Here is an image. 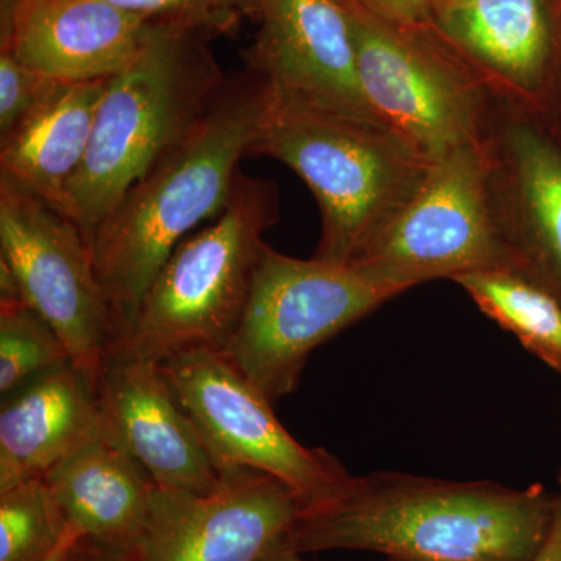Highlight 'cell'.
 I'll use <instances>...</instances> for the list:
<instances>
[{"label":"cell","instance_id":"cell-1","mask_svg":"<svg viewBox=\"0 0 561 561\" xmlns=\"http://www.w3.org/2000/svg\"><path fill=\"white\" fill-rule=\"evenodd\" d=\"M540 483L512 489L405 472L350 474L302 507L280 548L368 551L393 561H531L556 515Z\"/></svg>","mask_w":561,"mask_h":561},{"label":"cell","instance_id":"cell-2","mask_svg":"<svg viewBox=\"0 0 561 561\" xmlns=\"http://www.w3.org/2000/svg\"><path fill=\"white\" fill-rule=\"evenodd\" d=\"M265 99L267 81L261 73L245 68L228 76L194 127L133 184L88 239L95 275L124 334L172 251L227 206Z\"/></svg>","mask_w":561,"mask_h":561},{"label":"cell","instance_id":"cell-3","mask_svg":"<svg viewBox=\"0 0 561 561\" xmlns=\"http://www.w3.org/2000/svg\"><path fill=\"white\" fill-rule=\"evenodd\" d=\"M250 154L283 162L308 184L321 216L313 256L339 264L359 256L412 201L434 164L376 114L313 101L268 81Z\"/></svg>","mask_w":561,"mask_h":561},{"label":"cell","instance_id":"cell-4","mask_svg":"<svg viewBox=\"0 0 561 561\" xmlns=\"http://www.w3.org/2000/svg\"><path fill=\"white\" fill-rule=\"evenodd\" d=\"M227 79L208 39L150 24L138 58L106 81L90 149L68 186L66 216L87 241L133 184L194 127Z\"/></svg>","mask_w":561,"mask_h":561},{"label":"cell","instance_id":"cell-5","mask_svg":"<svg viewBox=\"0 0 561 561\" xmlns=\"http://www.w3.org/2000/svg\"><path fill=\"white\" fill-rule=\"evenodd\" d=\"M275 181L239 171L216 219L172 251L121 343L161 364L194 350L224 351L249 302L265 231L279 219Z\"/></svg>","mask_w":561,"mask_h":561},{"label":"cell","instance_id":"cell-6","mask_svg":"<svg viewBox=\"0 0 561 561\" xmlns=\"http://www.w3.org/2000/svg\"><path fill=\"white\" fill-rule=\"evenodd\" d=\"M346 10L373 113L431 162L485 139L497 98L434 22L391 24Z\"/></svg>","mask_w":561,"mask_h":561},{"label":"cell","instance_id":"cell-7","mask_svg":"<svg viewBox=\"0 0 561 561\" xmlns=\"http://www.w3.org/2000/svg\"><path fill=\"white\" fill-rule=\"evenodd\" d=\"M398 295L353 264L298 260L265 243L241 324L221 353L273 404L297 389L317 346Z\"/></svg>","mask_w":561,"mask_h":561},{"label":"cell","instance_id":"cell-8","mask_svg":"<svg viewBox=\"0 0 561 561\" xmlns=\"http://www.w3.org/2000/svg\"><path fill=\"white\" fill-rule=\"evenodd\" d=\"M351 264L398 294L427 280L518 267L494 210L485 139L435 161L412 201Z\"/></svg>","mask_w":561,"mask_h":561},{"label":"cell","instance_id":"cell-9","mask_svg":"<svg viewBox=\"0 0 561 561\" xmlns=\"http://www.w3.org/2000/svg\"><path fill=\"white\" fill-rule=\"evenodd\" d=\"M0 257L16 273L25 305L54 328L70 360L99 382L124 332L79 225L0 180Z\"/></svg>","mask_w":561,"mask_h":561},{"label":"cell","instance_id":"cell-10","mask_svg":"<svg viewBox=\"0 0 561 561\" xmlns=\"http://www.w3.org/2000/svg\"><path fill=\"white\" fill-rule=\"evenodd\" d=\"M160 368L221 468L249 467L275 476L305 505L351 474L332 454L301 445L276 419L272 402L221 351H186Z\"/></svg>","mask_w":561,"mask_h":561},{"label":"cell","instance_id":"cell-11","mask_svg":"<svg viewBox=\"0 0 561 561\" xmlns=\"http://www.w3.org/2000/svg\"><path fill=\"white\" fill-rule=\"evenodd\" d=\"M305 507L275 476L224 467L216 489H154L133 561H261L286 540Z\"/></svg>","mask_w":561,"mask_h":561},{"label":"cell","instance_id":"cell-12","mask_svg":"<svg viewBox=\"0 0 561 561\" xmlns=\"http://www.w3.org/2000/svg\"><path fill=\"white\" fill-rule=\"evenodd\" d=\"M432 22L500 101L549 116L561 91L557 0H448Z\"/></svg>","mask_w":561,"mask_h":561},{"label":"cell","instance_id":"cell-13","mask_svg":"<svg viewBox=\"0 0 561 561\" xmlns=\"http://www.w3.org/2000/svg\"><path fill=\"white\" fill-rule=\"evenodd\" d=\"M491 192L518 267L561 298V142L540 114L497 99L485 136Z\"/></svg>","mask_w":561,"mask_h":561},{"label":"cell","instance_id":"cell-14","mask_svg":"<svg viewBox=\"0 0 561 561\" xmlns=\"http://www.w3.org/2000/svg\"><path fill=\"white\" fill-rule=\"evenodd\" d=\"M103 434L149 472L158 489L208 493L221 467L181 408L160 364L117 343L99 378Z\"/></svg>","mask_w":561,"mask_h":561},{"label":"cell","instance_id":"cell-15","mask_svg":"<svg viewBox=\"0 0 561 561\" xmlns=\"http://www.w3.org/2000/svg\"><path fill=\"white\" fill-rule=\"evenodd\" d=\"M256 21L260 32L245 51V68L278 90L373 113L357 79L350 14L341 0H257Z\"/></svg>","mask_w":561,"mask_h":561},{"label":"cell","instance_id":"cell-16","mask_svg":"<svg viewBox=\"0 0 561 561\" xmlns=\"http://www.w3.org/2000/svg\"><path fill=\"white\" fill-rule=\"evenodd\" d=\"M149 31L108 0H21L0 51L65 83L110 80L138 58Z\"/></svg>","mask_w":561,"mask_h":561},{"label":"cell","instance_id":"cell-17","mask_svg":"<svg viewBox=\"0 0 561 561\" xmlns=\"http://www.w3.org/2000/svg\"><path fill=\"white\" fill-rule=\"evenodd\" d=\"M102 434L98 381L72 360L36 376L2 398L0 493L46 478Z\"/></svg>","mask_w":561,"mask_h":561},{"label":"cell","instance_id":"cell-18","mask_svg":"<svg viewBox=\"0 0 561 561\" xmlns=\"http://www.w3.org/2000/svg\"><path fill=\"white\" fill-rule=\"evenodd\" d=\"M106 81H58L25 119L0 138V180L66 216L68 186L90 149Z\"/></svg>","mask_w":561,"mask_h":561},{"label":"cell","instance_id":"cell-19","mask_svg":"<svg viewBox=\"0 0 561 561\" xmlns=\"http://www.w3.org/2000/svg\"><path fill=\"white\" fill-rule=\"evenodd\" d=\"M55 500L88 540L133 551L157 489L149 472L105 434L44 478Z\"/></svg>","mask_w":561,"mask_h":561},{"label":"cell","instance_id":"cell-20","mask_svg":"<svg viewBox=\"0 0 561 561\" xmlns=\"http://www.w3.org/2000/svg\"><path fill=\"white\" fill-rule=\"evenodd\" d=\"M454 283L482 313L561 375V298L556 291L519 267L471 272Z\"/></svg>","mask_w":561,"mask_h":561},{"label":"cell","instance_id":"cell-21","mask_svg":"<svg viewBox=\"0 0 561 561\" xmlns=\"http://www.w3.org/2000/svg\"><path fill=\"white\" fill-rule=\"evenodd\" d=\"M68 516L44 479L0 493V561H44L60 545Z\"/></svg>","mask_w":561,"mask_h":561},{"label":"cell","instance_id":"cell-22","mask_svg":"<svg viewBox=\"0 0 561 561\" xmlns=\"http://www.w3.org/2000/svg\"><path fill=\"white\" fill-rule=\"evenodd\" d=\"M70 360L54 328L25 302H0V397Z\"/></svg>","mask_w":561,"mask_h":561},{"label":"cell","instance_id":"cell-23","mask_svg":"<svg viewBox=\"0 0 561 561\" xmlns=\"http://www.w3.org/2000/svg\"><path fill=\"white\" fill-rule=\"evenodd\" d=\"M151 25L194 33L202 38L232 35L256 20L257 0H108Z\"/></svg>","mask_w":561,"mask_h":561},{"label":"cell","instance_id":"cell-24","mask_svg":"<svg viewBox=\"0 0 561 561\" xmlns=\"http://www.w3.org/2000/svg\"><path fill=\"white\" fill-rule=\"evenodd\" d=\"M57 83L58 80L21 65L7 51H0V138L25 119Z\"/></svg>","mask_w":561,"mask_h":561},{"label":"cell","instance_id":"cell-25","mask_svg":"<svg viewBox=\"0 0 561 561\" xmlns=\"http://www.w3.org/2000/svg\"><path fill=\"white\" fill-rule=\"evenodd\" d=\"M343 7L364 11L391 24L416 25L432 21V0H341Z\"/></svg>","mask_w":561,"mask_h":561},{"label":"cell","instance_id":"cell-26","mask_svg":"<svg viewBox=\"0 0 561 561\" xmlns=\"http://www.w3.org/2000/svg\"><path fill=\"white\" fill-rule=\"evenodd\" d=\"M68 561H133V553L124 549L106 548L83 537L70 552Z\"/></svg>","mask_w":561,"mask_h":561},{"label":"cell","instance_id":"cell-27","mask_svg":"<svg viewBox=\"0 0 561 561\" xmlns=\"http://www.w3.org/2000/svg\"><path fill=\"white\" fill-rule=\"evenodd\" d=\"M531 561H561V490L557 494L556 515L548 538Z\"/></svg>","mask_w":561,"mask_h":561},{"label":"cell","instance_id":"cell-28","mask_svg":"<svg viewBox=\"0 0 561 561\" xmlns=\"http://www.w3.org/2000/svg\"><path fill=\"white\" fill-rule=\"evenodd\" d=\"M0 302H24L20 279L9 262L0 257Z\"/></svg>","mask_w":561,"mask_h":561},{"label":"cell","instance_id":"cell-29","mask_svg":"<svg viewBox=\"0 0 561 561\" xmlns=\"http://www.w3.org/2000/svg\"><path fill=\"white\" fill-rule=\"evenodd\" d=\"M83 538V534L79 527L69 524L68 530H66L65 537L61 538L60 545L57 546L54 552L50 553L44 561H68L70 552L76 548L77 542Z\"/></svg>","mask_w":561,"mask_h":561},{"label":"cell","instance_id":"cell-30","mask_svg":"<svg viewBox=\"0 0 561 561\" xmlns=\"http://www.w3.org/2000/svg\"><path fill=\"white\" fill-rule=\"evenodd\" d=\"M542 119H545V117H542ZM545 121L548 122L549 127L552 128V131L556 133L557 138H559L561 142V91L556 105H553L551 113H549V116L546 117Z\"/></svg>","mask_w":561,"mask_h":561},{"label":"cell","instance_id":"cell-31","mask_svg":"<svg viewBox=\"0 0 561 561\" xmlns=\"http://www.w3.org/2000/svg\"><path fill=\"white\" fill-rule=\"evenodd\" d=\"M261 561H306L300 553L287 551V549L278 548L273 549L268 556H265Z\"/></svg>","mask_w":561,"mask_h":561},{"label":"cell","instance_id":"cell-32","mask_svg":"<svg viewBox=\"0 0 561 561\" xmlns=\"http://www.w3.org/2000/svg\"><path fill=\"white\" fill-rule=\"evenodd\" d=\"M448 2V0H432V7H434V10L437 9V7L443 5V3Z\"/></svg>","mask_w":561,"mask_h":561},{"label":"cell","instance_id":"cell-33","mask_svg":"<svg viewBox=\"0 0 561 561\" xmlns=\"http://www.w3.org/2000/svg\"><path fill=\"white\" fill-rule=\"evenodd\" d=\"M559 483H560V489H561V471H560V476H559Z\"/></svg>","mask_w":561,"mask_h":561},{"label":"cell","instance_id":"cell-34","mask_svg":"<svg viewBox=\"0 0 561 561\" xmlns=\"http://www.w3.org/2000/svg\"><path fill=\"white\" fill-rule=\"evenodd\" d=\"M557 3H559V5L561 7V0H557Z\"/></svg>","mask_w":561,"mask_h":561}]
</instances>
